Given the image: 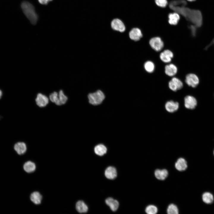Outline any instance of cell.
<instances>
[{
    "label": "cell",
    "mask_w": 214,
    "mask_h": 214,
    "mask_svg": "<svg viewBox=\"0 0 214 214\" xmlns=\"http://www.w3.org/2000/svg\"><path fill=\"white\" fill-rule=\"evenodd\" d=\"M145 212L148 214H155L158 212V209L154 205H149L146 207Z\"/></svg>",
    "instance_id": "cell-27"
},
{
    "label": "cell",
    "mask_w": 214,
    "mask_h": 214,
    "mask_svg": "<svg viewBox=\"0 0 214 214\" xmlns=\"http://www.w3.org/2000/svg\"><path fill=\"white\" fill-rule=\"evenodd\" d=\"M130 39L135 41L140 40L143 37V34L141 30L139 28L134 27L132 28L129 33Z\"/></svg>",
    "instance_id": "cell-6"
},
{
    "label": "cell",
    "mask_w": 214,
    "mask_h": 214,
    "mask_svg": "<svg viewBox=\"0 0 214 214\" xmlns=\"http://www.w3.org/2000/svg\"><path fill=\"white\" fill-rule=\"evenodd\" d=\"M53 0H37L38 2L40 4L46 5H48L50 2Z\"/></svg>",
    "instance_id": "cell-30"
},
{
    "label": "cell",
    "mask_w": 214,
    "mask_h": 214,
    "mask_svg": "<svg viewBox=\"0 0 214 214\" xmlns=\"http://www.w3.org/2000/svg\"><path fill=\"white\" fill-rule=\"evenodd\" d=\"M177 72V66L173 64H169L166 65L165 67V74L168 76L172 77L174 76Z\"/></svg>",
    "instance_id": "cell-12"
},
{
    "label": "cell",
    "mask_w": 214,
    "mask_h": 214,
    "mask_svg": "<svg viewBox=\"0 0 214 214\" xmlns=\"http://www.w3.org/2000/svg\"><path fill=\"white\" fill-rule=\"evenodd\" d=\"M111 26L114 30L120 32H124L126 29L124 23L121 20L118 18L114 19L112 21Z\"/></svg>",
    "instance_id": "cell-7"
},
{
    "label": "cell",
    "mask_w": 214,
    "mask_h": 214,
    "mask_svg": "<svg viewBox=\"0 0 214 214\" xmlns=\"http://www.w3.org/2000/svg\"><path fill=\"white\" fill-rule=\"evenodd\" d=\"M87 97L89 103L94 106L101 104L105 98L104 94L100 90L89 93Z\"/></svg>",
    "instance_id": "cell-2"
},
{
    "label": "cell",
    "mask_w": 214,
    "mask_h": 214,
    "mask_svg": "<svg viewBox=\"0 0 214 214\" xmlns=\"http://www.w3.org/2000/svg\"><path fill=\"white\" fill-rule=\"evenodd\" d=\"M184 103L185 107L190 109L195 108L197 104L196 98L191 95H187L184 98Z\"/></svg>",
    "instance_id": "cell-8"
},
{
    "label": "cell",
    "mask_w": 214,
    "mask_h": 214,
    "mask_svg": "<svg viewBox=\"0 0 214 214\" xmlns=\"http://www.w3.org/2000/svg\"><path fill=\"white\" fill-rule=\"evenodd\" d=\"M30 198L31 201L34 204L38 205L41 203L43 197L39 192L34 191L31 194Z\"/></svg>",
    "instance_id": "cell-20"
},
{
    "label": "cell",
    "mask_w": 214,
    "mask_h": 214,
    "mask_svg": "<svg viewBox=\"0 0 214 214\" xmlns=\"http://www.w3.org/2000/svg\"><path fill=\"white\" fill-rule=\"evenodd\" d=\"M49 98L51 101L54 103L56 105H61L59 100L58 93L54 92L51 93L49 95Z\"/></svg>",
    "instance_id": "cell-25"
},
{
    "label": "cell",
    "mask_w": 214,
    "mask_h": 214,
    "mask_svg": "<svg viewBox=\"0 0 214 214\" xmlns=\"http://www.w3.org/2000/svg\"><path fill=\"white\" fill-rule=\"evenodd\" d=\"M144 68L147 72L151 73L155 70V65L152 61H148L145 62L144 64Z\"/></svg>",
    "instance_id": "cell-24"
},
{
    "label": "cell",
    "mask_w": 214,
    "mask_h": 214,
    "mask_svg": "<svg viewBox=\"0 0 214 214\" xmlns=\"http://www.w3.org/2000/svg\"><path fill=\"white\" fill-rule=\"evenodd\" d=\"M167 212L168 214H178L179 213L178 209L176 205L171 204L168 207Z\"/></svg>",
    "instance_id": "cell-26"
},
{
    "label": "cell",
    "mask_w": 214,
    "mask_h": 214,
    "mask_svg": "<svg viewBox=\"0 0 214 214\" xmlns=\"http://www.w3.org/2000/svg\"><path fill=\"white\" fill-rule=\"evenodd\" d=\"M186 0L188 1L191 2V1H195V0Z\"/></svg>",
    "instance_id": "cell-32"
},
{
    "label": "cell",
    "mask_w": 214,
    "mask_h": 214,
    "mask_svg": "<svg viewBox=\"0 0 214 214\" xmlns=\"http://www.w3.org/2000/svg\"><path fill=\"white\" fill-rule=\"evenodd\" d=\"M179 107V103L173 100L169 101L165 104L166 110L169 113H173L176 111Z\"/></svg>",
    "instance_id": "cell-11"
},
{
    "label": "cell",
    "mask_w": 214,
    "mask_h": 214,
    "mask_svg": "<svg viewBox=\"0 0 214 214\" xmlns=\"http://www.w3.org/2000/svg\"><path fill=\"white\" fill-rule=\"evenodd\" d=\"M2 96V92L1 90L0 89V99L1 98Z\"/></svg>",
    "instance_id": "cell-31"
},
{
    "label": "cell",
    "mask_w": 214,
    "mask_h": 214,
    "mask_svg": "<svg viewBox=\"0 0 214 214\" xmlns=\"http://www.w3.org/2000/svg\"><path fill=\"white\" fill-rule=\"evenodd\" d=\"M105 202L113 211H116L119 207V202L111 197H108L105 200Z\"/></svg>",
    "instance_id": "cell-16"
},
{
    "label": "cell",
    "mask_w": 214,
    "mask_h": 214,
    "mask_svg": "<svg viewBox=\"0 0 214 214\" xmlns=\"http://www.w3.org/2000/svg\"><path fill=\"white\" fill-rule=\"evenodd\" d=\"M23 169L27 173H31L35 170L36 166L33 162L31 161H28L24 163Z\"/></svg>",
    "instance_id": "cell-22"
},
{
    "label": "cell",
    "mask_w": 214,
    "mask_h": 214,
    "mask_svg": "<svg viewBox=\"0 0 214 214\" xmlns=\"http://www.w3.org/2000/svg\"><path fill=\"white\" fill-rule=\"evenodd\" d=\"M168 22L171 25H175L178 23L180 18V15L174 12L170 13L168 15Z\"/></svg>",
    "instance_id": "cell-17"
},
{
    "label": "cell",
    "mask_w": 214,
    "mask_h": 214,
    "mask_svg": "<svg viewBox=\"0 0 214 214\" xmlns=\"http://www.w3.org/2000/svg\"><path fill=\"white\" fill-rule=\"evenodd\" d=\"M36 104L39 107L46 106L49 103V98L45 95L41 93H38L35 99Z\"/></svg>",
    "instance_id": "cell-9"
},
{
    "label": "cell",
    "mask_w": 214,
    "mask_h": 214,
    "mask_svg": "<svg viewBox=\"0 0 214 214\" xmlns=\"http://www.w3.org/2000/svg\"><path fill=\"white\" fill-rule=\"evenodd\" d=\"M75 208L77 211L80 213H85L88 211V207L84 201H78L76 203Z\"/></svg>",
    "instance_id": "cell-21"
},
{
    "label": "cell",
    "mask_w": 214,
    "mask_h": 214,
    "mask_svg": "<svg viewBox=\"0 0 214 214\" xmlns=\"http://www.w3.org/2000/svg\"><path fill=\"white\" fill-rule=\"evenodd\" d=\"M175 167L176 169L179 171H185L188 167L187 161L184 158H180L175 163Z\"/></svg>",
    "instance_id": "cell-14"
},
{
    "label": "cell",
    "mask_w": 214,
    "mask_h": 214,
    "mask_svg": "<svg viewBox=\"0 0 214 214\" xmlns=\"http://www.w3.org/2000/svg\"><path fill=\"white\" fill-rule=\"evenodd\" d=\"M185 82L189 86L195 88L199 84V80L196 75L193 73H189L185 77Z\"/></svg>",
    "instance_id": "cell-5"
},
{
    "label": "cell",
    "mask_w": 214,
    "mask_h": 214,
    "mask_svg": "<svg viewBox=\"0 0 214 214\" xmlns=\"http://www.w3.org/2000/svg\"><path fill=\"white\" fill-rule=\"evenodd\" d=\"M151 47L155 51L158 52L163 48V41L162 38L158 36H155L151 38L149 41Z\"/></svg>",
    "instance_id": "cell-3"
},
{
    "label": "cell",
    "mask_w": 214,
    "mask_h": 214,
    "mask_svg": "<svg viewBox=\"0 0 214 214\" xmlns=\"http://www.w3.org/2000/svg\"><path fill=\"white\" fill-rule=\"evenodd\" d=\"M21 7L24 14L31 23L33 25H36L39 16L33 5L29 1H24L21 3Z\"/></svg>",
    "instance_id": "cell-1"
},
{
    "label": "cell",
    "mask_w": 214,
    "mask_h": 214,
    "mask_svg": "<svg viewBox=\"0 0 214 214\" xmlns=\"http://www.w3.org/2000/svg\"><path fill=\"white\" fill-rule=\"evenodd\" d=\"M58 94L59 100L61 105L65 104L67 100V97L64 94L63 91L62 90L59 91Z\"/></svg>",
    "instance_id": "cell-28"
},
{
    "label": "cell",
    "mask_w": 214,
    "mask_h": 214,
    "mask_svg": "<svg viewBox=\"0 0 214 214\" xmlns=\"http://www.w3.org/2000/svg\"><path fill=\"white\" fill-rule=\"evenodd\" d=\"M14 147V150L19 155L24 154L27 150L26 144L22 142H17L15 144Z\"/></svg>",
    "instance_id": "cell-15"
},
{
    "label": "cell",
    "mask_w": 214,
    "mask_h": 214,
    "mask_svg": "<svg viewBox=\"0 0 214 214\" xmlns=\"http://www.w3.org/2000/svg\"><path fill=\"white\" fill-rule=\"evenodd\" d=\"M105 177L108 179L113 180L115 179L117 176V172L116 168L113 166L108 167L105 171Z\"/></svg>",
    "instance_id": "cell-13"
},
{
    "label": "cell",
    "mask_w": 214,
    "mask_h": 214,
    "mask_svg": "<svg viewBox=\"0 0 214 214\" xmlns=\"http://www.w3.org/2000/svg\"><path fill=\"white\" fill-rule=\"evenodd\" d=\"M169 89L173 91L181 89L183 86L182 82L178 78L174 77L169 82Z\"/></svg>",
    "instance_id": "cell-4"
},
{
    "label": "cell",
    "mask_w": 214,
    "mask_h": 214,
    "mask_svg": "<svg viewBox=\"0 0 214 214\" xmlns=\"http://www.w3.org/2000/svg\"><path fill=\"white\" fill-rule=\"evenodd\" d=\"M174 56L173 52L168 49L164 50L161 52L160 55V60L165 63H170Z\"/></svg>",
    "instance_id": "cell-10"
},
{
    "label": "cell",
    "mask_w": 214,
    "mask_h": 214,
    "mask_svg": "<svg viewBox=\"0 0 214 214\" xmlns=\"http://www.w3.org/2000/svg\"><path fill=\"white\" fill-rule=\"evenodd\" d=\"M213 153H214V152H213Z\"/></svg>",
    "instance_id": "cell-33"
},
{
    "label": "cell",
    "mask_w": 214,
    "mask_h": 214,
    "mask_svg": "<svg viewBox=\"0 0 214 214\" xmlns=\"http://www.w3.org/2000/svg\"><path fill=\"white\" fill-rule=\"evenodd\" d=\"M202 199L203 201L205 203L210 204L213 202L214 197L213 195L211 193L206 192L203 194Z\"/></svg>",
    "instance_id": "cell-23"
},
{
    "label": "cell",
    "mask_w": 214,
    "mask_h": 214,
    "mask_svg": "<svg viewBox=\"0 0 214 214\" xmlns=\"http://www.w3.org/2000/svg\"><path fill=\"white\" fill-rule=\"evenodd\" d=\"M94 150L95 154L100 156H103L106 154L107 150L106 147L102 144H100L96 145Z\"/></svg>",
    "instance_id": "cell-19"
},
{
    "label": "cell",
    "mask_w": 214,
    "mask_h": 214,
    "mask_svg": "<svg viewBox=\"0 0 214 214\" xmlns=\"http://www.w3.org/2000/svg\"><path fill=\"white\" fill-rule=\"evenodd\" d=\"M154 174L157 179L160 180H164L168 176V171L165 169H157L155 170Z\"/></svg>",
    "instance_id": "cell-18"
},
{
    "label": "cell",
    "mask_w": 214,
    "mask_h": 214,
    "mask_svg": "<svg viewBox=\"0 0 214 214\" xmlns=\"http://www.w3.org/2000/svg\"><path fill=\"white\" fill-rule=\"evenodd\" d=\"M155 1L156 4L160 7H166L168 4L167 0H155Z\"/></svg>",
    "instance_id": "cell-29"
}]
</instances>
